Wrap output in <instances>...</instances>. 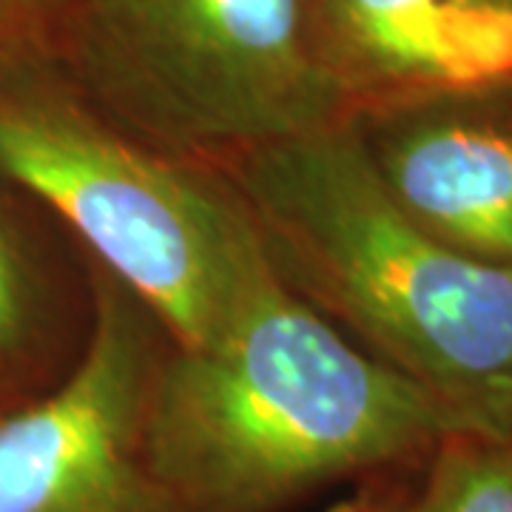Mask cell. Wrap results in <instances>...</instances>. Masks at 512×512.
<instances>
[{
    "label": "cell",
    "instance_id": "obj_1",
    "mask_svg": "<svg viewBox=\"0 0 512 512\" xmlns=\"http://www.w3.org/2000/svg\"><path fill=\"white\" fill-rule=\"evenodd\" d=\"M453 430L470 427L276 279L220 342L165 339L140 444L168 512H279L430 456Z\"/></svg>",
    "mask_w": 512,
    "mask_h": 512
},
{
    "label": "cell",
    "instance_id": "obj_2",
    "mask_svg": "<svg viewBox=\"0 0 512 512\" xmlns=\"http://www.w3.org/2000/svg\"><path fill=\"white\" fill-rule=\"evenodd\" d=\"M211 165L288 291L464 427L512 436V268L458 254L410 220L350 117Z\"/></svg>",
    "mask_w": 512,
    "mask_h": 512
},
{
    "label": "cell",
    "instance_id": "obj_3",
    "mask_svg": "<svg viewBox=\"0 0 512 512\" xmlns=\"http://www.w3.org/2000/svg\"><path fill=\"white\" fill-rule=\"evenodd\" d=\"M0 177L43 202L168 345L220 342L276 282L220 171L114 126L55 60L0 69Z\"/></svg>",
    "mask_w": 512,
    "mask_h": 512
},
{
    "label": "cell",
    "instance_id": "obj_4",
    "mask_svg": "<svg viewBox=\"0 0 512 512\" xmlns=\"http://www.w3.org/2000/svg\"><path fill=\"white\" fill-rule=\"evenodd\" d=\"M55 63L114 126L197 163L350 117L305 0H74Z\"/></svg>",
    "mask_w": 512,
    "mask_h": 512
},
{
    "label": "cell",
    "instance_id": "obj_5",
    "mask_svg": "<svg viewBox=\"0 0 512 512\" xmlns=\"http://www.w3.org/2000/svg\"><path fill=\"white\" fill-rule=\"evenodd\" d=\"M89 296V328L63 379L0 413V512H168L140 444L165 333L92 262Z\"/></svg>",
    "mask_w": 512,
    "mask_h": 512
},
{
    "label": "cell",
    "instance_id": "obj_6",
    "mask_svg": "<svg viewBox=\"0 0 512 512\" xmlns=\"http://www.w3.org/2000/svg\"><path fill=\"white\" fill-rule=\"evenodd\" d=\"M350 117L512 94V0H305Z\"/></svg>",
    "mask_w": 512,
    "mask_h": 512
},
{
    "label": "cell",
    "instance_id": "obj_7",
    "mask_svg": "<svg viewBox=\"0 0 512 512\" xmlns=\"http://www.w3.org/2000/svg\"><path fill=\"white\" fill-rule=\"evenodd\" d=\"M495 97H441L350 120L410 220L458 254L512 268V117Z\"/></svg>",
    "mask_w": 512,
    "mask_h": 512
},
{
    "label": "cell",
    "instance_id": "obj_8",
    "mask_svg": "<svg viewBox=\"0 0 512 512\" xmlns=\"http://www.w3.org/2000/svg\"><path fill=\"white\" fill-rule=\"evenodd\" d=\"M421 512H512V436L453 430L430 453Z\"/></svg>",
    "mask_w": 512,
    "mask_h": 512
},
{
    "label": "cell",
    "instance_id": "obj_9",
    "mask_svg": "<svg viewBox=\"0 0 512 512\" xmlns=\"http://www.w3.org/2000/svg\"><path fill=\"white\" fill-rule=\"evenodd\" d=\"M74 0H0V69L55 60Z\"/></svg>",
    "mask_w": 512,
    "mask_h": 512
},
{
    "label": "cell",
    "instance_id": "obj_10",
    "mask_svg": "<svg viewBox=\"0 0 512 512\" xmlns=\"http://www.w3.org/2000/svg\"><path fill=\"white\" fill-rule=\"evenodd\" d=\"M37 288L18 242L0 222V367L23 356L37 333Z\"/></svg>",
    "mask_w": 512,
    "mask_h": 512
},
{
    "label": "cell",
    "instance_id": "obj_11",
    "mask_svg": "<svg viewBox=\"0 0 512 512\" xmlns=\"http://www.w3.org/2000/svg\"><path fill=\"white\" fill-rule=\"evenodd\" d=\"M330 512H421L419 498H402L393 493H359L350 501L336 504Z\"/></svg>",
    "mask_w": 512,
    "mask_h": 512
}]
</instances>
